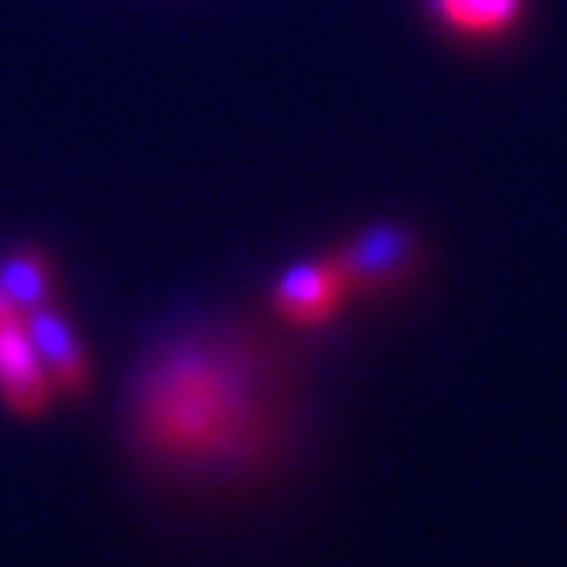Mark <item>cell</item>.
Listing matches in <instances>:
<instances>
[{"label": "cell", "instance_id": "6", "mask_svg": "<svg viewBox=\"0 0 567 567\" xmlns=\"http://www.w3.org/2000/svg\"><path fill=\"white\" fill-rule=\"evenodd\" d=\"M430 19L465 41H487L501 37L518 23L523 0H424Z\"/></svg>", "mask_w": 567, "mask_h": 567}, {"label": "cell", "instance_id": "2", "mask_svg": "<svg viewBox=\"0 0 567 567\" xmlns=\"http://www.w3.org/2000/svg\"><path fill=\"white\" fill-rule=\"evenodd\" d=\"M50 375L32 349L28 322L19 309L0 313V402H6L14 415H41L50 406Z\"/></svg>", "mask_w": 567, "mask_h": 567}, {"label": "cell", "instance_id": "8", "mask_svg": "<svg viewBox=\"0 0 567 567\" xmlns=\"http://www.w3.org/2000/svg\"><path fill=\"white\" fill-rule=\"evenodd\" d=\"M14 305H10V296H6V281H0V313H10Z\"/></svg>", "mask_w": 567, "mask_h": 567}, {"label": "cell", "instance_id": "5", "mask_svg": "<svg viewBox=\"0 0 567 567\" xmlns=\"http://www.w3.org/2000/svg\"><path fill=\"white\" fill-rule=\"evenodd\" d=\"M406 250H411V241L402 228L375 224V228L358 233V241L344 255H336V264H340L344 281H384L406 268Z\"/></svg>", "mask_w": 567, "mask_h": 567}, {"label": "cell", "instance_id": "3", "mask_svg": "<svg viewBox=\"0 0 567 567\" xmlns=\"http://www.w3.org/2000/svg\"><path fill=\"white\" fill-rule=\"evenodd\" d=\"M344 272L336 259H300L272 281V309L291 327H322L340 309Z\"/></svg>", "mask_w": 567, "mask_h": 567}, {"label": "cell", "instance_id": "7", "mask_svg": "<svg viewBox=\"0 0 567 567\" xmlns=\"http://www.w3.org/2000/svg\"><path fill=\"white\" fill-rule=\"evenodd\" d=\"M0 281H6V296L19 313L50 300V268L37 250H19L10 259H0Z\"/></svg>", "mask_w": 567, "mask_h": 567}, {"label": "cell", "instance_id": "4", "mask_svg": "<svg viewBox=\"0 0 567 567\" xmlns=\"http://www.w3.org/2000/svg\"><path fill=\"white\" fill-rule=\"evenodd\" d=\"M23 322H28L32 349H37V358H41V367H45L50 384H54V389H68V393L85 389L90 367H85V349H81L76 327H72V322L50 305V300H45V305H37V309H28V313H23Z\"/></svg>", "mask_w": 567, "mask_h": 567}, {"label": "cell", "instance_id": "1", "mask_svg": "<svg viewBox=\"0 0 567 567\" xmlns=\"http://www.w3.org/2000/svg\"><path fill=\"white\" fill-rule=\"evenodd\" d=\"M130 443L171 478H246L287 443L281 362L224 318H179L130 375Z\"/></svg>", "mask_w": 567, "mask_h": 567}]
</instances>
